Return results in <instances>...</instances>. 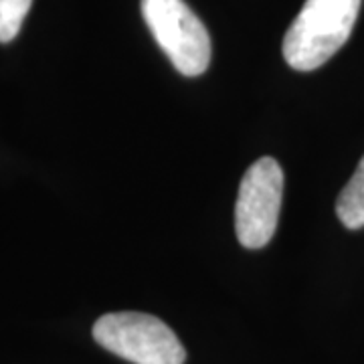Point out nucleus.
Wrapping results in <instances>:
<instances>
[{
	"mask_svg": "<svg viewBox=\"0 0 364 364\" xmlns=\"http://www.w3.org/2000/svg\"><path fill=\"white\" fill-rule=\"evenodd\" d=\"M363 0H306L284 37V57L296 71H314L350 37Z\"/></svg>",
	"mask_w": 364,
	"mask_h": 364,
	"instance_id": "obj_1",
	"label": "nucleus"
},
{
	"mask_svg": "<svg viewBox=\"0 0 364 364\" xmlns=\"http://www.w3.org/2000/svg\"><path fill=\"white\" fill-rule=\"evenodd\" d=\"M93 338L105 350L134 364H184L186 350L156 316L114 312L93 324Z\"/></svg>",
	"mask_w": 364,
	"mask_h": 364,
	"instance_id": "obj_2",
	"label": "nucleus"
},
{
	"mask_svg": "<svg viewBox=\"0 0 364 364\" xmlns=\"http://www.w3.org/2000/svg\"><path fill=\"white\" fill-rule=\"evenodd\" d=\"M142 14L178 73L198 77L207 71L213 51L210 37L207 26L184 0H142Z\"/></svg>",
	"mask_w": 364,
	"mask_h": 364,
	"instance_id": "obj_3",
	"label": "nucleus"
},
{
	"mask_svg": "<svg viewBox=\"0 0 364 364\" xmlns=\"http://www.w3.org/2000/svg\"><path fill=\"white\" fill-rule=\"evenodd\" d=\"M284 195V170L277 160H255L239 184L235 205V233L243 247L261 249L277 229Z\"/></svg>",
	"mask_w": 364,
	"mask_h": 364,
	"instance_id": "obj_4",
	"label": "nucleus"
},
{
	"mask_svg": "<svg viewBox=\"0 0 364 364\" xmlns=\"http://www.w3.org/2000/svg\"><path fill=\"white\" fill-rule=\"evenodd\" d=\"M336 215L346 229L364 227V156L336 200Z\"/></svg>",
	"mask_w": 364,
	"mask_h": 364,
	"instance_id": "obj_5",
	"label": "nucleus"
},
{
	"mask_svg": "<svg viewBox=\"0 0 364 364\" xmlns=\"http://www.w3.org/2000/svg\"><path fill=\"white\" fill-rule=\"evenodd\" d=\"M33 0H0V43H11L21 33Z\"/></svg>",
	"mask_w": 364,
	"mask_h": 364,
	"instance_id": "obj_6",
	"label": "nucleus"
}]
</instances>
